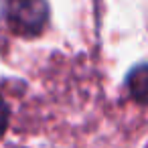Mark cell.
<instances>
[{
	"mask_svg": "<svg viewBox=\"0 0 148 148\" xmlns=\"http://www.w3.org/2000/svg\"><path fill=\"white\" fill-rule=\"evenodd\" d=\"M45 0H4V18L16 35H39L47 23Z\"/></svg>",
	"mask_w": 148,
	"mask_h": 148,
	"instance_id": "6da1fadb",
	"label": "cell"
},
{
	"mask_svg": "<svg viewBox=\"0 0 148 148\" xmlns=\"http://www.w3.org/2000/svg\"><path fill=\"white\" fill-rule=\"evenodd\" d=\"M128 91L130 95L140 101L148 103V65H138L128 73Z\"/></svg>",
	"mask_w": 148,
	"mask_h": 148,
	"instance_id": "7a4b0ae2",
	"label": "cell"
},
{
	"mask_svg": "<svg viewBox=\"0 0 148 148\" xmlns=\"http://www.w3.org/2000/svg\"><path fill=\"white\" fill-rule=\"evenodd\" d=\"M8 128V108L6 103L0 99V136L4 134V130Z\"/></svg>",
	"mask_w": 148,
	"mask_h": 148,
	"instance_id": "3957f363",
	"label": "cell"
}]
</instances>
